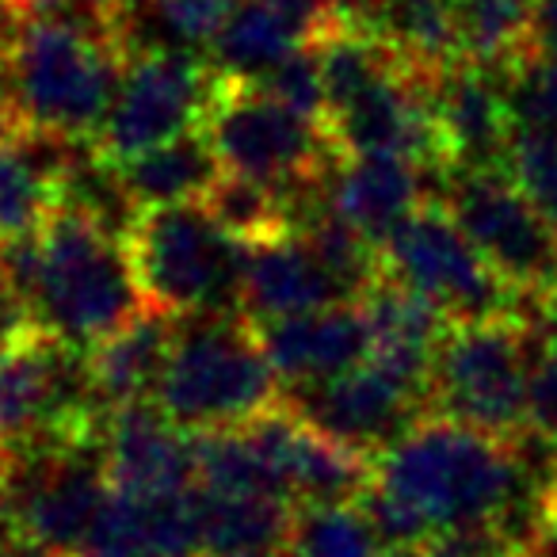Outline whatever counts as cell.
Wrapping results in <instances>:
<instances>
[{
  "label": "cell",
  "mask_w": 557,
  "mask_h": 557,
  "mask_svg": "<svg viewBox=\"0 0 557 557\" xmlns=\"http://www.w3.org/2000/svg\"><path fill=\"white\" fill-rule=\"evenodd\" d=\"M519 485L516 443L424 417L374 458L359 504L386 549H428L443 534L496 527Z\"/></svg>",
  "instance_id": "1"
},
{
  "label": "cell",
  "mask_w": 557,
  "mask_h": 557,
  "mask_svg": "<svg viewBox=\"0 0 557 557\" xmlns=\"http://www.w3.org/2000/svg\"><path fill=\"white\" fill-rule=\"evenodd\" d=\"M0 271L27 298L42 336L81 351H92L149 310L126 233L70 202L35 237L0 245Z\"/></svg>",
  "instance_id": "2"
},
{
  "label": "cell",
  "mask_w": 557,
  "mask_h": 557,
  "mask_svg": "<svg viewBox=\"0 0 557 557\" xmlns=\"http://www.w3.org/2000/svg\"><path fill=\"white\" fill-rule=\"evenodd\" d=\"M126 58L119 39L39 16L24 20L0 70L16 96L24 131L92 146L119 92Z\"/></svg>",
  "instance_id": "3"
},
{
  "label": "cell",
  "mask_w": 557,
  "mask_h": 557,
  "mask_svg": "<svg viewBox=\"0 0 557 557\" xmlns=\"http://www.w3.org/2000/svg\"><path fill=\"white\" fill-rule=\"evenodd\" d=\"M153 401L180 428L202 435L252 424L287 394L245 313H199L176 318V341Z\"/></svg>",
  "instance_id": "4"
},
{
  "label": "cell",
  "mask_w": 557,
  "mask_h": 557,
  "mask_svg": "<svg viewBox=\"0 0 557 557\" xmlns=\"http://www.w3.org/2000/svg\"><path fill=\"white\" fill-rule=\"evenodd\" d=\"M126 248L149 310L169 318L240 313L248 245L230 237L202 202L138 210L126 230Z\"/></svg>",
  "instance_id": "5"
},
{
  "label": "cell",
  "mask_w": 557,
  "mask_h": 557,
  "mask_svg": "<svg viewBox=\"0 0 557 557\" xmlns=\"http://www.w3.org/2000/svg\"><path fill=\"white\" fill-rule=\"evenodd\" d=\"M531 329L523 313L450 325L435 351L428 417L466 424L504 443L523 440Z\"/></svg>",
  "instance_id": "6"
},
{
  "label": "cell",
  "mask_w": 557,
  "mask_h": 557,
  "mask_svg": "<svg viewBox=\"0 0 557 557\" xmlns=\"http://www.w3.org/2000/svg\"><path fill=\"white\" fill-rule=\"evenodd\" d=\"M202 134L225 172L275 187L287 199L313 191L336 161L325 123L278 103L260 85L225 77L210 100Z\"/></svg>",
  "instance_id": "7"
},
{
  "label": "cell",
  "mask_w": 557,
  "mask_h": 557,
  "mask_svg": "<svg viewBox=\"0 0 557 557\" xmlns=\"http://www.w3.org/2000/svg\"><path fill=\"white\" fill-rule=\"evenodd\" d=\"M382 278L432 302L450 325L523 313L516 290L485 263L443 202H424L379 245Z\"/></svg>",
  "instance_id": "8"
},
{
  "label": "cell",
  "mask_w": 557,
  "mask_h": 557,
  "mask_svg": "<svg viewBox=\"0 0 557 557\" xmlns=\"http://www.w3.org/2000/svg\"><path fill=\"white\" fill-rule=\"evenodd\" d=\"M443 207L523 306L557 295V225L504 169L447 172Z\"/></svg>",
  "instance_id": "9"
},
{
  "label": "cell",
  "mask_w": 557,
  "mask_h": 557,
  "mask_svg": "<svg viewBox=\"0 0 557 557\" xmlns=\"http://www.w3.org/2000/svg\"><path fill=\"white\" fill-rule=\"evenodd\" d=\"M222 73L191 50H141L126 58L123 81L111 100L92 149L108 164L157 149L172 138L202 131Z\"/></svg>",
  "instance_id": "10"
},
{
  "label": "cell",
  "mask_w": 557,
  "mask_h": 557,
  "mask_svg": "<svg viewBox=\"0 0 557 557\" xmlns=\"http://www.w3.org/2000/svg\"><path fill=\"white\" fill-rule=\"evenodd\" d=\"M287 405L329 440L359 450L371 462L428 417L424 397L371 359L333 382L298 389L287 397Z\"/></svg>",
  "instance_id": "11"
},
{
  "label": "cell",
  "mask_w": 557,
  "mask_h": 557,
  "mask_svg": "<svg viewBox=\"0 0 557 557\" xmlns=\"http://www.w3.org/2000/svg\"><path fill=\"white\" fill-rule=\"evenodd\" d=\"M100 440L108 481L119 496L161 500L199 485V435L180 428L157 401L111 409Z\"/></svg>",
  "instance_id": "12"
},
{
  "label": "cell",
  "mask_w": 557,
  "mask_h": 557,
  "mask_svg": "<svg viewBox=\"0 0 557 557\" xmlns=\"http://www.w3.org/2000/svg\"><path fill=\"white\" fill-rule=\"evenodd\" d=\"M344 302H351V295L302 230L290 225L275 237L248 245L245 275H240V313L252 325L302 318V313Z\"/></svg>",
  "instance_id": "13"
},
{
  "label": "cell",
  "mask_w": 557,
  "mask_h": 557,
  "mask_svg": "<svg viewBox=\"0 0 557 557\" xmlns=\"http://www.w3.org/2000/svg\"><path fill=\"white\" fill-rule=\"evenodd\" d=\"M432 111L443 141V176L462 169L508 172L511 119L500 73L455 62L432 77Z\"/></svg>",
  "instance_id": "14"
},
{
  "label": "cell",
  "mask_w": 557,
  "mask_h": 557,
  "mask_svg": "<svg viewBox=\"0 0 557 557\" xmlns=\"http://www.w3.org/2000/svg\"><path fill=\"white\" fill-rule=\"evenodd\" d=\"M256 333H260L263 356L290 394L341 379L371 359V329L359 302L256 325Z\"/></svg>",
  "instance_id": "15"
},
{
  "label": "cell",
  "mask_w": 557,
  "mask_h": 557,
  "mask_svg": "<svg viewBox=\"0 0 557 557\" xmlns=\"http://www.w3.org/2000/svg\"><path fill=\"white\" fill-rule=\"evenodd\" d=\"M424 172V164L409 157H336L321 184V195L344 225H351L371 245H382L405 218L428 202Z\"/></svg>",
  "instance_id": "16"
},
{
  "label": "cell",
  "mask_w": 557,
  "mask_h": 557,
  "mask_svg": "<svg viewBox=\"0 0 557 557\" xmlns=\"http://www.w3.org/2000/svg\"><path fill=\"white\" fill-rule=\"evenodd\" d=\"M77 146L35 131L0 141V245L35 237L54 218Z\"/></svg>",
  "instance_id": "17"
},
{
  "label": "cell",
  "mask_w": 557,
  "mask_h": 557,
  "mask_svg": "<svg viewBox=\"0 0 557 557\" xmlns=\"http://www.w3.org/2000/svg\"><path fill=\"white\" fill-rule=\"evenodd\" d=\"M359 306H363L367 329H371V363L401 379L428 401L435 351H440L450 321L432 302L397 287L389 278H379Z\"/></svg>",
  "instance_id": "18"
},
{
  "label": "cell",
  "mask_w": 557,
  "mask_h": 557,
  "mask_svg": "<svg viewBox=\"0 0 557 557\" xmlns=\"http://www.w3.org/2000/svg\"><path fill=\"white\" fill-rule=\"evenodd\" d=\"M176 341V318L161 310H146L134 318L123 333L108 336L88 351V374H92L96 401L103 409L153 401L164 379V367Z\"/></svg>",
  "instance_id": "19"
},
{
  "label": "cell",
  "mask_w": 557,
  "mask_h": 557,
  "mask_svg": "<svg viewBox=\"0 0 557 557\" xmlns=\"http://www.w3.org/2000/svg\"><path fill=\"white\" fill-rule=\"evenodd\" d=\"M222 172V161L202 131H191L184 138H172L164 146L115 164V176L134 210L202 202Z\"/></svg>",
  "instance_id": "20"
},
{
  "label": "cell",
  "mask_w": 557,
  "mask_h": 557,
  "mask_svg": "<svg viewBox=\"0 0 557 557\" xmlns=\"http://www.w3.org/2000/svg\"><path fill=\"white\" fill-rule=\"evenodd\" d=\"M195 496H199L202 557L278 554L298 511L271 493H210L195 485Z\"/></svg>",
  "instance_id": "21"
},
{
  "label": "cell",
  "mask_w": 557,
  "mask_h": 557,
  "mask_svg": "<svg viewBox=\"0 0 557 557\" xmlns=\"http://www.w3.org/2000/svg\"><path fill=\"white\" fill-rule=\"evenodd\" d=\"M306 39L271 9L268 0H240L225 27L210 42V65L225 81L260 85L283 58H290Z\"/></svg>",
  "instance_id": "22"
},
{
  "label": "cell",
  "mask_w": 557,
  "mask_h": 557,
  "mask_svg": "<svg viewBox=\"0 0 557 557\" xmlns=\"http://www.w3.org/2000/svg\"><path fill=\"white\" fill-rule=\"evenodd\" d=\"M367 32L379 35L417 73H443L458 62L450 0H379Z\"/></svg>",
  "instance_id": "23"
},
{
  "label": "cell",
  "mask_w": 557,
  "mask_h": 557,
  "mask_svg": "<svg viewBox=\"0 0 557 557\" xmlns=\"http://www.w3.org/2000/svg\"><path fill=\"white\" fill-rule=\"evenodd\" d=\"M534 0H458V62L508 73L531 54Z\"/></svg>",
  "instance_id": "24"
},
{
  "label": "cell",
  "mask_w": 557,
  "mask_h": 557,
  "mask_svg": "<svg viewBox=\"0 0 557 557\" xmlns=\"http://www.w3.org/2000/svg\"><path fill=\"white\" fill-rule=\"evenodd\" d=\"M278 557H386L363 504H318L298 508Z\"/></svg>",
  "instance_id": "25"
},
{
  "label": "cell",
  "mask_w": 557,
  "mask_h": 557,
  "mask_svg": "<svg viewBox=\"0 0 557 557\" xmlns=\"http://www.w3.org/2000/svg\"><path fill=\"white\" fill-rule=\"evenodd\" d=\"M202 207L210 210V218H214L230 237L245 240V245L268 240L295 225L287 195H278L275 187L256 184V180H248V176H233V172L218 176V184L207 191Z\"/></svg>",
  "instance_id": "26"
},
{
  "label": "cell",
  "mask_w": 557,
  "mask_h": 557,
  "mask_svg": "<svg viewBox=\"0 0 557 557\" xmlns=\"http://www.w3.org/2000/svg\"><path fill=\"white\" fill-rule=\"evenodd\" d=\"M260 88L275 96L278 103H287V108L325 123V77H321V58L313 50V42H306L290 58H283L260 81Z\"/></svg>",
  "instance_id": "27"
},
{
  "label": "cell",
  "mask_w": 557,
  "mask_h": 557,
  "mask_svg": "<svg viewBox=\"0 0 557 557\" xmlns=\"http://www.w3.org/2000/svg\"><path fill=\"white\" fill-rule=\"evenodd\" d=\"M240 0H149L153 20L184 50L210 47Z\"/></svg>",
  "instance_id": "28"
},
{
  "label": "cell",
  "mask_w": 557,
  "mask_h": 557,
  "mask_svg": "<svg viewBox=\"0 0 557 557\" xmlns=\"http://www.w3.org/2000/svg\"><path fill=\"white\" fill-rule=\"evenodd\" d=\"M527 428L542 440L557 443V341H539L534 333L531 382H527Z\"/></svg>",
  "instance_id": "29"
},
{
  "label": "cell",
  "mask_w": 557,
  "mask_h": 557,
  "mask_svg": "<svg viewBox=\"0 0 557 557\" xmlns=\"http://www.w3.org/2000/svg\"><path fill=\"white\" fill-rule=\"evenodd\" d=\"M531 58H539V62L557 70V0H534Z\"/></svg>",
  "instance_id": "30"
},
{
  "label": "cell",
  "mask_w": 557,
  "mask_h": 557,
  "mask_svg": "<svg viewBox=\"0 0 557 557\" xmlns=\"http://www.w3.org/2000/svg\"><path fill=\"white\" fill-rule=\"evenodd\" d=\"M0 557H62V554H54V549L42 546V542L27 539V534L4 531L0 534Z\"/></svg>",
  "instance_id": "31"
},
{
  "label": "cell",
  "mask_w": 557,
  "mask_h": 557,
  "mask_svg": "<svg viewBox=\"0 0 557 557\" xmlns=\"http://www.w3.org/2000/svg\"><path fill=\"white\" fill-rule=\"evenodd\" d=\"M20 131H24V123H20L16 96H12L9 77H4V70H0V141L12 138V134H20Z\"/></svg>",
  "instance_id": "32"
},
{
  "label": "cell",
  "mask_w": 557,
  "mask_h": 557,
  "mask_svg": "<svg viewBox=\"0 0 557 557\" xmlns=\"http://www.w3.org/2000/svg\"><path fill=\"white\" fill-rule=\"evenodd\" d=\"M4 4H12L24 20H39V16H50L62 0H4Z\"/></svg>",
  "instance_id": "33"
},
{
  "label": "cell",
  "mask_w": 557,
  "mask_h": 557,
  "mask_svg": "<svg viewBox=\"0 0 557 557\" xmlns=\"http://www.w3.org/2000/svg\"><path fill=\"white\" fill-rule=\"evenodd\" d=\"M73 557H141V554H134V549H126V546H115V542H92V546H85Z\"/></svg>",
  "instance_id": "34"
},
{
  "label": "cell",
  "mask_w": 557,
  "mask_h": 557,
  "mask_svg": "<svg viewBox=\"0 0 557 557\" xmlns=\"http://www.w3.org/2000/svg\"><path fill=\"white\" fill-rule=\"evenodd\" d=\"M92 4H100V9L119 12V16H123V12H131L134 4H138V0H92Z\"/></svg>",
  "instance_id": "35"
},
{
  "label": "cell",
  "mask_w": 557,
  "mask_h": 557,
  "mask_svg": "<svg viewBox=\"0 0 557 557\" xmlns=\"http://www.w3.org/2000/svg\"><path fill=\"white\" fill-rule=\"evenodd\" d=\"M237 557H278V554H237Z\"/></svg>",
  "instance_id": "36"
},
{
  "label": "cell",
  "mask_w": 557,
  "mask_h": 557,
  "mask_svg": "<svg viewBox=\"0 0 557 557\" xmlns=\"http://www.w3.org/2000/svg\"><path fill=\"white\" fill-rule=\"evenodd\" d=\"M504 557H523V554H504Z\"/></svg>",
  "instance_id": "37"
},
{
  "label": "cell",
  "mask_w": 557,
  "mask_h": 557,
  "mask_svg": "<svg viewBox=\"0 0 557 557\" xmlns=\"http://www.w3.org/2000/svg\"><path fill=\"white\" fill-rule=\"evenodd\" d=\"M450 4H458V0H450Z\"/></svg>",
  "instance_id": "38"
}]
</instances>
